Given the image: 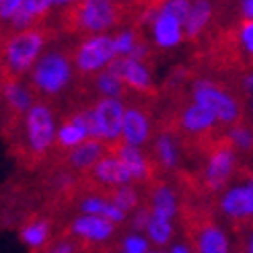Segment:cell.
<instances>
[{
  "label": "cell",
  "mask_w": 253,
  "mask_h": 253,
  "mask_svg": "<svg viewBox=\"0 0 253 253\" xmlns=\"http://www.w3.org/2000/svg\"><path fill=\"white\" fill-rule=\"evenodd\" d=\"M116 155L126 163V167L130 169V173H132L134 179L144 181L146 177H148V161L144 159V155L140 153V150H138V146L128 144V142L118 144Z\"/></svg>",
  "instance_id": "18"
},
{
  "label": "cell",
  "mask_w": 253,
  "mask_h": 253,
  "mask_svg": "<svg viewBox=\"0 0 253 253\" xmlns=\"http://www.w3.org/2000/svg\"><path fill=\"white\" fill-rule=\"evenodd\" d=\"M196 249L202 253H226L229 239L216 226H204L196 237Z\"/></svg>",
  "instance_id": "19"
},
{
  "label": "cell",
  "mask_w": 253,
  "mask_h": 253,
  "mask_svg": "<svg viewBox=\"0 0 253 253\" xmlns=\"http://www.w3.org/2000/svg\"><path fill=\"white\" fill-rule=\"evenodd\" d=\"M81 212L83 214H99V216H105L113 222H124L126 220V210H122L116 202H109V200H103L99 196H91V198H84L81 202Z\"/></svg>",
  "instance_id": "17"
},
{
  "label": "cell",
  "mask_w": 253,
  "mask_h": 253,
  "mask_svg": "<svg viewBox=\"0 0 253 253\" xmlns=\"http://www.w3.org/2000/svg\"><path fill=\"white\" fill-rule=\"evenodd\" d=\"M148 136H150V124H148L146 113L140 111V109H136V107L126 109L124 126H122L124 142L134 144V146H142L148 140Z\"/></svg>",
  "instance_id": "14"
},
{
  "label": "cell",
  "mask_w": 253,
  "mask_h": 253,
  "mask_svg": "<svg viewBox=\"0 0 253 253\" xmlns=\"http://www.w3.org/2000/svg\"><path fill=\"white\" fill-rule=\"evenodd\" d=\"M86 138H88L86 132L70 118L68 122H64V124H62L60 128H58V138H56V140L60 142V146H64V148H74V146L83 144Z\"/></svg>",
  "instance_id": "25"
},
{
  "label": "cell",
  "mask_w": 253,
  "mask_h": 253,
  "mask_svg": "<svg viewBox=\"0 0 253 253\" xmlns=\"http://www.w3.org/2000/svg\"><path fill=\"white\" fill-rule=\"evenodd\" d=\"M239 40H241V45L243 49L253 56V19H245L239 27Z\"/></svg>",
  "instance_id": "33"
},
{
  "label": "cell",
  "mask_w": 253,
  "mask_h": 253,
  "mask_svg": "<svg viewBox=\"0 0 253 253\" xmlns=\"http://www.w3.org/2000/svg\"><path fill=\"white\" fill-rule=\"evenodd\" d=\"M113 229H116V222L105 216H99V214H84V216H79L70 226L74 237L84 239V241H91V243L107 241L113 235Z\"/></svg>",
  "instance_id": "11"
},
{
  "label": "cell",
  "mask_w": 253,
  "mask_h": 253,
  "mask_svg": "<svg viewBox=\"0 0 253 253\" xmlns=\"http://www.w3.org/2000/svg\"><path fill=\"white\" fill-rule=\"evenodd\" d=\"M35 21H37V19L31 15L29 10H25V8H19V10L15 12V17L10 19L12 27H15L17 31H19V29H27V27H31V25H33Z\"/></svg>",
  "instance_id": "35"
},
{
  "label": "cell",
  "mask_w": 253,
  "mask_h": 253,
  "mask_svg": "<svg viewBox=\"0 0 253 253\" xmlns=\"http://www.w3.org/2000/svg\"><path fill=\"white\" fill-rule=\"evenodd\" d=\"M171 251H173V253H187V251H192V249H189L187 245H183V243H179V245H173Z\"/></svg>",
  "instance_id": "40"
},
{
  "label": "cell",
  "mask_w": 253,
  "mask_h": 253,
  "mask_svg": "<svg viewBox=\"0 0 253 253\" xmlns=\"http://www.w3.org/2000/svg\"><path fill=\"white\" fill-rule=\"evenodd\" d=\"M245 251L253 253V233H251V235H249V239H247V245H245Z\"/></svg>",
  "instance_id": "43"
},
{
  "label": "cell",
  "mask_w": 253,
  "mask_h": 253,
  "mask_svg": "<svg viewBox=\"0 0 253 253\" xmlns=\"http://www.w3.org/2000/svg\"><path fill=\"white\" fill-rule=\"evenodd\" d=\"M33 84L40 88L45 95H58L60 91H64L72 79V66L64 54H45L33 64L31 72Z\"/></svg>",
  "instance_id": "2"
},
{
  "label": "cell",
  "mask_w": 253,
  "mask_h": 253,
  "mask_svg": "<svg viewBox=\"0 0 253 253\" xmlns=\"http://www.w3.org/2000/svg\"><path fill=\"white\" fill-rule=\"evenodd\" d=\"M146 233H148V239L155 245L165 247L171 241V237H173V224H171L169 218H163V216H157V214H153L150 220H148Z\"/></svg>",
  "instance_id": "22"
},
{
  "label": "cell",
  "mask_w": 253,
  "mask_h": 253,
  "mask_svg": "<svg viewBox=\"0 0 253 253\" xmlns=\"http://www.w3.org/2000/svg\"><path fill=\"white\" fill-rule=\"evenodd\" d=\"M52 6H56V0H25V4H23V8L29 10L35 19L43 17Z\"/></svg>",
  "instance_id": "34"
},
{
  "label": "cell",
  "mask_w": 253,
  "mask_h": 253,
  "mask_svg": "<svg viewBox=\"0 0 253 253\" xmlns=\"http://www.w3.org/2000/svg\"><path fill=\"white\" fill-rule=\"evenodd\" d=\"M222 212L231 220H243L253 216V177L245 181V185H235L220 200Z\"/></svg>",
  "instance_id": "10"
},
{
  "label": "cell",
  "mask_w": 253,
  "mask_h": 253,
  "mask_svg": "<svg viewBox=\"0 0 253 253\" xmlns=\"http://www.w3.org/2000/svg\"><path fill=\"white\" fill-rule=\"evenodd\" d=\"M116 49H118V56H130L132 54V49L136 45V35L132 31H122L118 33L116 37Z\"/></svg>",
  "instance_id": "31"
},
{
  "label": "cell",
  "mask_w": 253,
  "mask_h": 253,
  "mask_svg": "<svg viewBox=\"0 0 253 253\" xmlns=\"http://www.w3.org/2000/svg\"><path fill=\"white\" fill-rule=\"evenodd\" d=\"M118 56L116 40L109 35H93L81 43L74 56V64L81 72H101Z\"/></svg>",
  "instance_id": "4"
},
{
  "label": "cell",
  "mask_w": 253,
  "mask_h": 253,
  "mask_svg": "<svg viewBox=\"0 0 253 253\" xmlns=\"http://www.w3.org/2000/svg\"><path fill=\"white\" fill-rule=\"evenodd\" d=\"M161 8L171 12L173 17H177V19H179L185 25L189 10H192V2H189V0H165V2L161 4Z\"/></svg>",
  "instance_id": "30"
},
{
  "label": "cell",
  "mask_w": 253,
  "mask_h": 253,
  "mask_svg": "<svg viewBox=\"0 0 253 253\" xmlns=\"http://www.w3.org/2000/svg\"><path fill=\"white\" fill-rule=\"evenodd\" d=\"M185 29H183V23L173 17L171 12L159 8L157 17L153 21V37H155V43L163 49H169L179 45L181 37H183Z\"/></svg>",
  "instance_id": "13"
},
{
  "label": "cell",
  "mask_w": 253,
  "mask_h": 253,
  "mask_svg": "<svg viewBox=\"0 0 253 253\" xmlns=\"http://www.w3.org/2000/svg\"><path fill=\"white\" fill-rule=\"evenodd\" d=\"M45 45V35L40 29H19L17 35H12L6 42L4 47V60L10 68V72L23 74L25 70H29L37 60Z\"/></svg>",
  "instance_id": "1"
},
{
  "label": "cell",
  "mask_w": 253,
  "mask_h": 253,
  "mask_svg": "<svg viewBox=\"0 0 253 253\" xmlns=\"http://www.w3.org/2000/svg\"><path fill=\"white\" fill-rule=\"evenodd\" d=\"M25 130H27V142L33 153H47L58 138L52 109L45 105H31L25 113Z\"/></svg>",
  "instance_id": "3"
},
{
  "label": "cell",
  "mask_w": 253,
  "mask_h": 253,
  "mask_svg": "<svg viewBox=\"0 0 253 253\" xmlns=\"http://www.w3.org/2000/svg\"><path fill=\"white\" fill-rule=\"evenodd\" d=\"M150 210L157 216L173 220L177 214V198L173 194V189L167 185H159L153 192V198H150Z\"/></svg>",
  "instance_id": "21"
},
{
  "label": "cell",
  "mask_w": 253,
  "mask_h": 253,
  "mask_svg": "<svg viewBox=\"0 0 253 253\" xmlns=\"http://www.w3.org/2000/svg\"><path fill=\"white\" fill-rule=\"evenodd\" d=\"M124 113H126V107L122 105L120 97H103L95 105V116H97V124H99L101 140L116 142L118 138H122Z\"/></svg>",
  "instance_id": "7"
},
{
  "label": "cell",
  "mask_w": 253,
  "mask_h": 253,
  "mask_svg": "<svg viewBox=\"0 0 253 253\" xmlns=\"http://www.w3.org/2000/svg\"><path fill=\"white\" fill-rule=\"evenodd\" d=\"M79 8L74 12L79 27L91 33H101L109 29L118 21V8L111 0H79Z\"/></svg>",
  "instance_id": "6"
},
{
  "label": "cell",
  "mask_w": 253,
  "mask_h": 253,
  "mask_svg": "<svg viewBox=\"0 0 253 253\" xmlns=\"http://www.w3.org/2000/svg\"><path fill=\"white\" fill-rule=\"evenodd\" d=\"M105 155V144L101 142V138H86V140L79 146L72 148L70 155V165L74 169H88L95 167V163Z\"/></svg>",
  "instance_id": "16"
},
{
  "label": "cell",
  "mask_w": 253,
  "mask_h": 253,
  "mask_svg": "<svg viewBox=\"0 0 253 253\" xmlns=\"http://www.w3.org/2000/svg\"><path fill=\"white\" fill-rule=\"evenodd\" d=\"M23 4H25V0H2V2H0V19L10 21L15 17V12L19 8H23Z\"/></svg>",
  "instance_id": "36"
},
{
  "label": "cell",
  "mask_w": 253,
  "mask_h": 253,
  "mask_svg": "<svg viewBox=\"0 0 253 253\" xmlns=\"http://www.w3.org/2000/svg\"><path fill=\"white\" fill-rule=\"evenodd\" d=\"M243 84H245L247 91H253V74H249V77L243 81Z\"/></svg>",
  "instance_id": "41"
},
{
  "label": "cell",
  "mask_w": 253,
  "mask_h": 253,
  "mask_svg": "<svg viewBox=\"0 0 253 253\" xmlns=\"http://www.w3.org/2000/svg\"><path fill=\"white\" fill-rule=\"evenodd\" d=\"M194 101L208 107L210 111H214V116L218 118V122H224V124L237 122L239 113H241L237 101L210 81H198L194 84Z\"/></svg>",
  "instance_id": "5"
},
{
  "label": "cell",
  "mask_w": 253,
  "mask_h": 253,
  "mask_svg": "<svg viewBox=\"0 0 253 253\" xmlns=\"http://www.w3.org/2000/svg\"><path fill=\"white\" fill-rule=\"evenodd\" d=\"M218 118L214 116V111H210L208 107L200 105V103H194L189 105L183 116H181V124H183V130L192 132V134H202V132H208L216 126Z\"/></svg>",
  "instance_id": "15"
},
{
  "label": "cell",
  "mask_w": 253,
  "mask_h": 253,
  "mask_svg": "<svg viewBox=\"0 0 253 253\" xmlns=\"http://www.w3.org/2000/svg\"><path fill=\"white\" fill-rule=\"evenodd\" d=\"M52 251H54V253H72L74 247H72L70 243H58V245L52 247Z\"/></svg>",
  "instance_id": "39"
},
{
  "label": "cell",
  "mask_w": 253,
  "mask_h": 253,
  "mask_svg": "<svg viewBox=\"0 0 253 253\" xmlns=\"http://www.w3.org/2000/svg\"><path fill=\"white\" fill-rule=\"evenodd\" d=\"M111 200L116 202V204L122 210H126V212H130V210H134L138 206V194H136V189L130 187L128 183H126V185H118V189L113 192Z\"/></svg>",
  "instance_id": "28"
},
{
  "label": "cell",
  "mask_w": 253,
  "mask_h": 253,
  "mask_svg": "<svg viewBox=\"0 0 253 253\" xmlns=\"http://www.w3.org/2000/svg\"><path fill=\"white\" fill-rule=\"evenodd\" d=\"M107 68L111 72H116L126 84L130 88H134V91L148 93L150 88H153V79H150V72L142 64V60H136L132 56H116L109 62Z\"/></svg>",
  "instance_id": "9"
},
{
  "label": "cell",
  "mask_w": 253,
  "mask_h": 253,
  "mask_svg": "<svg viewBox=\"0 0 253 253\" xmlns=\"http://www.w3.org/2000/svg\"><path fill=\"white\" fill-rule=\"evenodd\" d=\"M122 251H126V253H146V251H150V249H148V241H146L144 237H140V235H130V237L124 239Z\"/></svg>",
  "instance_id": "32"
},
{
  "label": "cell",
  "mask_w": 253,
  "mask_h": 253,
  "mask_svg": "<svg viewBox=\"0 0 253 253\" xmlns=\"http://www.w3.org/2000/svg\"><path fill=\"white\" fill-rule=\"evenodd\" d=\"M93 175L99 183L103 185H126L130 183L134 177L130 173V169L126 167V163L118 157V155H103L93 167Z\"/></svg>",
  "instance_id": "12"
},
{
  "label": "cell",
  "mask_w": 253,
  "mask_h": 253,
  "mask_svg": "<svg viewBox=\"0 0 253 253\" xmlns=\"http://www.w3.org/2000/svg\"><path fill=\"white\" fill-rule=\"evenodd\" d=\"M155 150H157V157L161 161V165L165 169H175L177 167V159L179 157H177V146H175L171 136H167V134L159 136Z\"/></svg>",
  "instance_id": "27"
},
{
  "label": "cell",
  "mask_w": 253,
  "mask_h": 253,
  "mask_svg": "<svg viewBox=\"0 0 253 253\" xmlns=\"http://www.w3.org/2000/svg\"><path fill=\"white\" fill-rule=\"evenodd\" d=\"M229 142L237 148V150H251L253 148V132L243 128V126H237L229 132Z\"/></svg>",
  "instance_id": "29"
},
{
  "label": "cell",
  "mask_w": 253,
  "mask_h": 253,
  "mask_svg": "<svg viewBox=\"0 0 253 253\" xmlns=\"http://www.w3.org/2000/svg\"><path fill=\"white\" fill-rule=\"evenodd\" d=\"M49 239V224L45 220H33L21 231V241L27 247H43Z\"/></svg>",
  "instance_id": "24"
},
{
  "label": "cell",
  "mask_w": 253,
  "mask_h": 253,
  "mask_svg": "<svg viewBox=\"0 0 253 253\" xmlns=\"http://www.w3.org/2000/svg\"><path fill=\"white\" fill-rule=\"evenodd\" d=\"M210 17H212V6H210L208 0H196V2H192V10H189L187 21L183 25L185 35L192 37V40L198 37L208 25Z\"/></svg>",
  "instance_id": "20"
},
{
  "label": "cell",
  "mask_w": 253,
  "mask_h": 253,
  "mask_svg": "<svg viewBox=\"0 0 253 253\" xmlns=\"http://www.w3.org/2000/svg\"><path fill=\"white\" fill-rule=\"evenodd\" d=\"M74 2H79V0H56V6H68Z\"/></svg>",
  "instance_id": "42"
},
{
  "label": "cell",
  "mask_w": 253,
  "mask_h": 253,
  "mask_svg": "<svg viewBox=\"0 0 253 253\" xmlns=\"http://www.w3.org/2000/svg\"><path fill=\"white\" fill-rule=\"evenodd\" d=\"M0 2H2V0H0Z\"/></svg>",
  "instance_id": "44"
},
{
  "label": "cell",
  "mask_w": 253,
  "mask_h": 253,
  "mask_svg": "<svg viewBox=\"0 0 253 253\" xmlns=\"http://www.w3.org/2000/svg\"><path fill=\"white\" fill-rule=\"evenodd\" d=\"M233 169H235V146L224 144V146L214 148L208 157L206 171H204L206 187L212 189V192L224 187V183L233 175Z\"/></svg>",
  "instance_id": "8"
},
{
  "label": "cell",
  "mask_w": 253,
  "mask_h": 253,
  "mask_svg": "<svg viewBox=\"0 0 253 253\" xmlns=\"http://www.w3.org/2000/svg\"><path fill=\"white\" fill-rule=\"evenodd\" d=\"M243 17L245 19H253V0H243Z\"/></svg>",
  "instance_id": "38"
},
{
  "label": "cell",
  "mask_w": 253,
  "mask_h": 253,
  "mask_svg": "<svg viewBox=\"0 0 253 253\" xmlns=\"http://www.w3.org/2000/svg\"><path fill=\"white\" fill-rule=\"evenodd\" d=\"M4 99L6 105L15 111V113H27L31 107V95L25 86H21L19 83H8L4 88Z\"/></svg>",
  "instance_id": "23"
},
{
  "label": "cell",
  "mask_w": 253,
  "mask_h": 253,
  "mask_svg": "<svg viewBox=\"0 0 253 253\" xmlns=\"http://www.w3.org/2000/svg\"><path fill=\"white\" fill-rule=\"evenodd\" d=\"M150 216H153V210H146V208L138 210L136 216H134V229H136V231H146Z\"/></svg>",
  "instance_id": "37"
},
{
  "label": "cell",
  "mask_w": 253,
  "mask_h": 253,
  "mask_svg": "<svg viewBox=\"0 0 253 253\" xmlns=\"http://www.w3.org/2000/svg\"><path fill=\"white\" fill-rule=\"evenodd\" d=\"M97 88H99V93H103L105 97H120L122 91H124V81L118 77L116 72H111L109 68H103L99 72V77L95 81Z\"/></svg>",
  "instance_id": "26"
}]
</instances>
